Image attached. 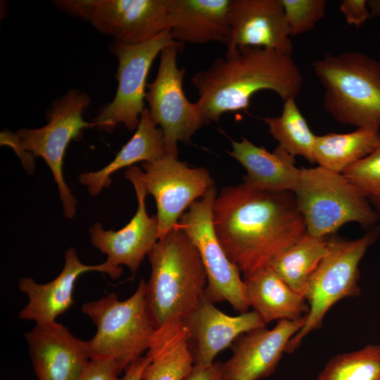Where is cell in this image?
Wrapping results in <instances>:
<instances>
[{
    "label": "cell",
    "instance_id": "52a82bcc",
    "mask_svg": "<svg viewBox=\"0 0 380 380\" xmlns=\"http://www.w3.org/2000/svg\"><path fill=\"white\" fill-rule=\"evenodd\" d=\"M293 194L306 232L315 236L327 238L350 222L371 227L380 219V214L342 173L320 166L300 169Z\"/></svg>",
    "mask_w": 380,
    "mask_h": 380
},
{
    "label": "cell",
    "instance_id": "ba28073f",
    "mask_svg": "<svg viewBox=\"0 0 380 380\" xmlns=\"http://www.w3.org/2000/svg\"><path fill=\"white\" fill-rule=\"evenodd\" d=\"M379 235L378 227L354 240L328 238L327 254L308 283L305 298L309 310L304 324L288 343L286 353H293L308 334L320 327L325 315L335 303L360 295L359 264Z\"/></svg>",
    "mask_w": 380,
    "mask_h": 380
},
{
    "label": "cell",
    "instance_id": "9c48e42d",
    "mask_svg": "<svg viewBox=\"0 0 380 380\" xmlns=\"http://www.w3.org/2000/svg\"><path fill=\"white\" fill-rule=\"evenodd\" d=\"M217 194L215 186L210 189L188 208L178 225L196 248L206 271L204 296L213 303L227 301L243 313L250 308L243 279L226 254L214 229L213 210Z\"/></svg>",
    "mask_w": 380,
    "mask_h": 380
},
{
    "label": "cell",
    "instance_id": "ffe728a7",
    "mask_svg": "<svg viewBox=\"0 0 380 380\" xmlns=\"http://www.w3.org/2000/svg\"><path fill=\"white\" fill-rule=\"evenodd\" d=\"M231 0H169L167 29L182 44L220 42L230 35Z\"/></svg>",
    "mask_w": 380,
    "mask_h": 380
},
{
    "label": "cell",
    "instance_id": "4fadbf2b",
    "mask_svg": "<svg viewBox=\"0 0 380 380\" xmlns=\"http://www.w3.org/2000/svg\"><path fill=\"white\" fill-rule=\"evenodd\" d=\"M141 179L147 195L156 203L158 240L178 224L194 202L215 186L207 169L189 167L170 154L143 163Z\"/></svg>",
    "mask_w": 380,
    "mask_h": 380
},
{
    "label": "cell",
    "instance_id": "9a60e30c",
    "mask_svg": "<svg viewBox=\"0 0 380 380\" xmlns=\"http://www.w3.org/2000/svg\"><path fill=\"white\" fill-rule=\"evenodd\" d=\"M227 51L253 46L292 56L293 45L281 0H231Z\"/></svg>",
    "mask_w": 380,
    "mask_h": 380
},
{
    "label": "cell",
    "instance_id": "d6986e66",
    "mask_svg": "<svg viewBox=\"0 0 380 380\" xmlns=\"http://www.w3.org/2000/svg\"><path fill=\"white\" fill-rule=\"evenodd\" d=\"M188 331V346L194 365L213 363L215 357L242 334L266 327L254 310L229 315L204 296L196 309L182 320Z\"/></svg>",
    "mask_w": 380,
    "mask_h": 380
},
{
    "label": "cell",
    "instance_id": "e0dca14e",
    "mask_svg": "<svg viewBox=\"0 0 380 380\" xmlns=\"http://www.w3.org/2000/svg\"><path fill=\"white\" fill-rule=\"evenodd\" d=\"M64 258L62 271L48 283L39 284L30 277L19 280V290L28 298L27 305L19 312L20 319L36 323L54 322L72 305L74 287L80 275L100 272L117 279L122 272L120 267H115L107 260L98 265H85L80 260L74 248L65 251Z\"/></svg>",
    "mask_w": 380,
    "mask_h": 380
},
{
    "label": "cell",
    "instance_id": "484cf974",
    "mask_svg": "<svg viewBox=\"0 0 380 380\" xmlns=\"http://www.w3.org/2000/svg\"><path fill=\"white\" fill-rule=\"evenodd\" d=\"M379 129L357 128L347 133L329 132L317 136L315 163L327 170L343 173L366 157L374 148Z\"/></svg>",
    "mask_w": 380,
    "mask_h": 380
},
{
    "label": "cell",
    "instance_id": "277c9868",
    "mask_svg": "<svg viewBox=\"0 0 380 380\" xmlns=\"http://www.w3.org/2000/svg\"><path fill=\"white\" fill-rule=\"evenodd\" d=\"M324 110L338 122L380 130V61L360 51L326 53L312 64Z\"/></svg>",
    "mask_w": 380,
    "mask_h": 380
},
{
    "label": "cell",
    "instance_id": "4316f807",
    "mask_svg": "<svg viewBox=\"0 0 380 380\" xmlns=\"http://www.w3.org/2000/svg\"><path fill=\"white\" fill-rule=\"evenodd\" d=\"M270 134L279 146L292 156H300L315 163L314 148L317 135L311 131L295 99L284 101L280 115L264 118Z\"/></svg>",
    "mask_w": 380,
    "mask_h": 380
},
{
    "label": "cell",
    "instance_id": "603a6c76",
    "mask_svg": "<svg viewBox=\"0 0 380 380\" xmlns=\"http://www.w3.org/2000/svg\"><path fill=\"white\" fill-rule=\"evenodd\" d=\"M243 281L250 307L266 324L274 320L300 319L308 312L306 299L267 266L244 277Z\"/></svg>",
    "mask_w": 380,
    "mask_h": 380
},
{
    "label": "cell",
    "instance_id": "d6a6232c",
    "mask_svg": "<svg viewBox=\"0 0 380 380\" xmlns=\"http://www.w3.org/2000/svg\"><path fill=\"white\" fill-rule=\"evenodd\" d=\"M182 380H230L224 374L222 362H213L207 365H194Z\"/></svg>",
    "mask_w": 380,
    "mask_h": 380
},
{
    "label": "cell",
    "instance_id": "836d02e7",
    "mask_svg": "<svg viewBox=\"0 0 380 380\" xmlns=\"http://www.w3.org/2000/svg\"><path fill=\"white\" fill-rule=\"evenodd\" d=\"M148 362V358L146 355L139 358L125 369L122 380H142L143 372Z\"/></svg>",
    "mask_w": 380,
    "mask_h": 380
},
{
    "label": "cell",
    "instance_id": "30bf717a",
    "mask_svg": "<svg viewBox=\"0 0 380 380\" xmlns=\"http://www.w3.org/2000/svg\"><path fill=\"white\" fill-rule=\"evenodd\" d=\"M175 42L170 30L139 44L115 42L112 52L118 61V88L111 102L94 120L96 127L111 132L118 125L129 131L137 129L145 109L146 79L152 63L166 46Z\"/></svg>",
    "mask_w": 380,
    "mask_h": 380
},
{
    "label": "cell",
    "instance_id": "44dd1931",
    "mask_svg": "<svg viewBox=\"0 0 380 380\" xmlns=\"http://www.w3.org/2000/svg\"><path fill=\"white\" fill-rule=\"evenodd\" d=\"M228 153L245 168L243 183L248 186L267 191L294 192L300 169L295 165V157L280 146L270 152L243 137L239 141H232Z\"/></svg>",
    "mask_w": 380,
    "mask_h": 380
},
{
    "label": "cell",
    "instance_id": "3957f363",
    "mask_svg": "<svg viewBox=\"0 0 380 380\" xmlns=\"http://www.w3.org/2000/svg\"><path fill=\"white\" fill-rule=\"evenodd\" d=\"M148 257L151 271L146 300L153 327L184 320L203 297L208 282L196 248L177 224L157 241Z\"/></svg>",
    "mask_w": 380,
    "mask_h": 380
},
{
    "label": "cell",
    "instance_id": "6da1fadb",
    "mask_svg": "<svg viewBox=\"0 0 380 380\" xmlns=\"http://www.w3.org/2000/svg\"><path fill=\"white\" fill-rule=\"evenodd\" d=\"M213 217L222 246L243 277L306 232L293 192L262 191L243 182L217 194Z\"/></svg>",
    "mask_w": 380,
    "mask_h": 380
},
{
    "label": "cell",
    "instance_id": "2e32d148",
    "mask_svg": "<svg viewBox=\"0 0 380 380\" xmlns=\"http://www.w3.org/2000/svg\"><path fill=\"white\" fill-rule=\"evenodd\" d=\"M305 320V316L281 319L271 329L264 327L241 335L232 345V356L222 363L226 376L230 380H260L270 376Z\"/></svg>",
    "mask_w": 380,
    "mask_h": 380
},
{
    "label": "cell",
    "instance_id": "4dcf8cb0",
    "mask_svg": "<svg viewBox=\"0 0 380 380\" xmlns=\"http://www.w3.org/2000/svg\"><path fill=\"white\" fill-rule=\"evenodd\" d=\"M122 372L111 359H91L77 380H118Z\"/></svg>",
    "mask_w": 380,
    "mask_h": 380
},
{
    "label": "cell",
    "instance_id": "7a4b0ae2",
    "mask_svg": "<svg viewBox=\"0 0 380 380\" xmlns=\"http://www.w3.org/2000/svg\"><path fill=\"white\" fill-rule=\"evenodd\" d=\"M191 82L198 91L196 101L204 125L217 122L230 112L246 110L251 97L270 90L284 101L296 99L303 80L291 56L253 46L226 51L205 70L196 72Z\"/></svg>",
    "mask_w": 380,
    "mask_h": 380
},
{
    "label": "cell",
    "instance_id": "f1b7e54d",
    "mask_svg": "<svg viewBox=\"0 0 380 380\" xmlns=\"http://www.w3.org/2000/svg\"><path fill=\"white\" fill-rule=\"evenodd\" d=\"M342 174L380 214V130L377 142L370 153Z\"/></svg>",
    "mask_w": 380,
    "mask_h": 380
},
{
    "label": "cell",
    "instance_id": "5bb4252c",
    "mask_svg": "<svg viewBox=\"0 0 380 380\" xmlns=\"http://www.w3.org/2000/svg\"><path fill=\"white\" fill-rule=\"evenodd\" d=\"M141 169L129 167L125 176L132 184L137 208L130 221L118 230H106L101 223L89 229L94 247L107 255V261L115 267L125 265L134 274L146 256L158 241L156 215L149 216L146 206L147 193L141 179Z\"/></svg>",
    "mask_w": 380,
    "mask_h": 380
},
{
    "label": "cell",
    "instance_id": "7402d4cb",
    "mask_svg": "<svg viewBox=\"0 0 380 380\" xmlns=\"http://www.w3.org/2000/svg\"><path fill=\"white\" fill-rule=\"evenodd\" d=\"M166 154L163 132L145 108L133 136L115 158L98 171L81 174L79 181L87 187L91 196H95L110 184L111 176L117 171L139 162L154 161Z\"/></svg>",
    "mask_w": 380,
    "mask_h": 380
},
{
    "label": "cell",
    "instance_id": "1f68e13d",
    "mask_svg": "<svg viewBox=\"0 0 380 380\" xmlns=\"http://www.w3.org/2000/svg\"><path fill=\"white\" fill-rule=\"evenodd\" d=\"M339 10L347 23L357 27L370 18L367 0H343L339 6Z\"/></svg>",
    "mask_w": 380,
    "mask_h": 380
},
{
    "label": "cell",
    "instance_id": "5b68a950",
    "mask_svg": "<svg viewBox=\"0 0 380 380\" xmlns=\"http://www.w3.org/2000/svg\"><path fill=\"white\" fill-rule=\"evenodd\" d=\"M146 293V282L141 280L125 300L111 293L82 304V312L96 327L87 341L90 359L113 360L123 371L148 350L156 329L147 310Z\"/></svg>",
    "mask_w": 380,
    "mask_h": 380
},
{
    "label": "cell",
    "instance_id": "ac0fdd59",
    "mask_svg": "<svg viewBox=\"0 0 380 380\" xmlns=\"http://www.w3.org/2000/svg\"><path fill=\"white\" fill-rule=\"evenodd\" d=\"M25 336L38 380H77L91 360L87 341L56 321L36 323Z\"/></svg>",
    "mask_w": 380,
    "mask_h": 380
},
{
    "label": "cell",
    "instance_id": "8992f818",
    "mask_svg": "<svg viewBox=\"0 0 380 380\" xmlns=\"http://www.w3.org/2000/svg\"><path fill=\"white\" fill-rule=\"evenodd\" d=\"M90 103L86 93L71 89L56 99L48 113V123L39 128H23L16 133L2 132L16 151L27 169H30L32 157H41L50 168L57 185L66 218L73 217L77 201L68 186L63 171V158L72 140L82 137L84 129L96 124L83 119V113Z\"/></svg>",
    "mask_w": 380,
    "mask_h": 380
},
{
    "label": "cell",
    "instance_id": "cb8c5ba5",
    "mask_svg": "<svg viewBox=\"0 0 380 380\" xmlns=\"http://www.w3.org/2000/svg\"><path fill=\"white\" fill-rule=\"evenodd\" d=\"M182 320L170 321L156 329L146 351L148 362L142 380H182L194 362Z\"/></svg>",
    "mask_w": 380,
    "mask_h": 380
},
{
    "label": "cell",
    "instance_id": "d4e9b609",
    "mask_svg": "<svg viewBox=\"0 0 380 380\" xmlns=\"http://www.w3.org/2000/svg\"><path fill=\"white\" fill-rule=\"evenodd\" d=\"M327 237L315 236L305 232L276 253L266 266L305 298L309 279L327 254Z\"/></svg>",
    "mask_w": 380,
    "mask_h": 380
},
{
    "label": "cell",
    "instance_id": "e575fe53",
    "mask_svg": "<svg viewBox=\"0 0 380 380\" xmlns=\"http://www.w3.org/2000/svg\"><path fill=\"white\" fill-rule=\"evenodd\" d=\"M370 18H380V0H367Z\"/></svg>",
    "mask_w": 380,
    "mask_h": 380
},
{
    "label": "cell",
    "instance_id": "8fae6325",
    "mask_svg": "<svg viewBox=\"0 0 380 380\" xmlns=\"http://www.w3.org/2000/svg\"><path fill=\"white\" fill-rule=\"evenodd\" d=\"M182 44L174 42L160 53L156 76L147 84L146 100L153 122L164 134L166 153L178 156V142L188 144L204 125L197 103L186 98L183 89L186 70L177 65Z\"/></svg>",
    "mask_w": 380,
    "mask_h": 380
},
{
    "label": "cell",
    "instance_id": "7c38bea8",
    "mask_svg": "<svg viewBox=\"0 0 380 380\" xmlns=\"http://www.w3.org/2000/svg\"><path fill=\"white\" fill-rule=\"evenodd\" d=\"M53 3L116 42L139 44L167 30L169 0H57Z\"/></svg>",
    "mask_w": 380,
    "mask_h": 380
},
{
    "label": "cell",
    "instance_id": "f546056e",
    "mask_svg": "<svg viewBox=\"0 0 380 380\" xmlns=\"http://www.w3.org/2000/svg\"><path fill=\"white\" fill-rule=\"evenodd\" d=\"M291 37L311 31L325 15V0H281Z\"/></svg>",
    "mask_w": 380,
    "mask_h": 380
},
{
    "label": "cell",
    "instance_id": "83f0119b",
    "mask_svg": "<svg viewBox=\"0 0 380 380\" xmlns=\"http://www.w3.org/2000/svg\"><path fill=\"white\" fill-rule=\"evenodd\" d=\"M317 380H380V346L368 345L333 357Z\"/></svg>",
    "mask_w": 380,
    "mask_h": 380
}]
</instances>
